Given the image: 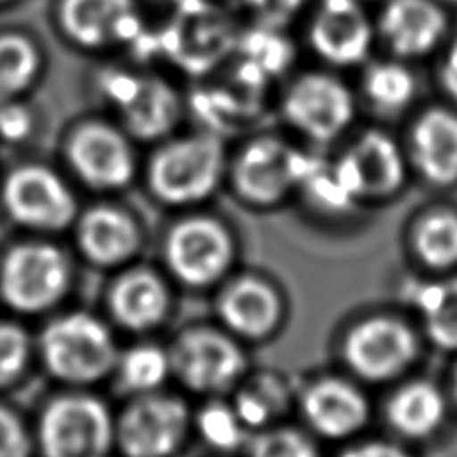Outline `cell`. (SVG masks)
Masks as SVG:
<instances>
[{"label":"cell","instance_id":"19","mask_svg":"<svg viewBox=\"0 0 457 457\" xmlns=\"http://www.w3.org/2000/svg\"><path fill=\"white\" fill-rule=\"evenodd\" d=\"M311 428L328 439L351 437L369 421V405L353 385L327 379L314 385L303 401Z\"/></svg>","mask_w":457,"mask_h":457},{"label":"cell","instance_id":"24","mask_svg":"<svg viewBox=\"0 0 457 457\" xmlns=\"http://www.w3.org/2000/svg\"><path fill=\"white\" fill-rule=\"evenodd\" d=\"M389 423L401 436L423 439L444 423V395L429 383L417 381L401 389L389 403Z\"/></svg>","mask_w":457,"mask_h":457},{"label":"cell","instance_id":"8","mask_svg":"<svg viewBox=\"0 0 457 457\" xmlns=\"http://www.w3.org/2000/svg\"><path fill=\"white\" fill-rule=\"evenodd\" d=\"M190 431V411L162 391L129 397L115 415V452L121 457H176Z\"/></svg>","mask_w":457,"mask_h":457},{"label":"cell","instance_id":"4","mask_svg":"<svg viewBox=\"0 0 457 457\" xmlns=\"http://www.w3.org/2000/svg\"><path fill=\"white\" fill-rule=\"evenodd\" d=\"M224 165V145L216 136L198 133L171 139L149 160V192L165 206H192L214 194Z\"/></svg>","mask_w":457,"mask_h":457},{"label":"cell","instance_id":"21","mask_svg":"<svg viewBox=\"0 0 457 457\" xmlns=\"http://www.w3.org/2000/svg\"><path fill=\"white\" fill-rule=\"evenodd\" d=\"M218 314L232 333L246 338H262L278 325L280 301L264 282L244 278L224 290L218 303Z\"/></svg>","mask_w":457,"mask_h":457},{"label":"cell","instance_id":"17","mask_svg":"<svg viewBox=\"0 0 457 457\" xmlns=\"http://www.w3.org/2000/svg\"><path fill=\"white\" fill-rule=\"evenodd\" d=\"M170 290L160 274L145 266H125L107 290L113 325L133 335L152 333L170 312Z\"/></svg>","mask_w":457,"mask_h":457},{"label":"cell","instance_id":"33","mask_svg":"<svg viewBox=\"0 0 457 457\" xmlns=\"http://www.w3.org/2000/svg\"><path fill=\"white\" fill-rule=\"evenodd\" d=\"M0 457H37L35 436L25 420L0 403Z\"/></svg>","mask_w":457,"mask_h":457},{"label":"cell","instance_id":"26","mask_svg":"<svg viewBox=\"0 0 457 457\" xmlns=\"http://www.w3.org/2000/svg\"><path fill=\"white\" fill-rule=\"evenodd\" d=\"M413 304L423 314L431 341L445 351H457V278L420 287Z\"/></svg>","mask_w":457,"mask_h":457},{"label":"cell","instance_id":"16","mask_svg":"<svg viewBox=\"0 0 457 457\" xmlns=\"http://www.w3.org/2000/svg\"><path fill=\"white\" fill-rule=\"evenodd\" d=\"M417 354V343L403 322L375 317L351 330L345 359L362 379L387 381L405 371Z\"/></svg>","mask_w":457,"mask_h":457},{"label":"cell","instance_id":"5","mask_svg":"<svg viewBox=\"0 0 457 457\" xmlns=\"http://www.w3.org/2000/svg\"><path fill=\"white\" fill-rule=\"evenodd\" d=\"M0 206L22 230L53 236L73 228L79 204L69 181L43 163H22L0 186Z\"/></svg>","mask_w":457,"mask_h":457},{"label":"cell","instance_id":"31","mask_svg":"<svg viewBox=\"0 0 457 457\" xmlns=\"http://www.w3.org/2000/svg\"><path fill=\"white\" fill-rule=\"evenodd\" d=\"M198 428L204 439L212 447L224 449V452H230V449H238L244 444H248V428L242 423L238 413L226 405L214 403L204 409L198 417Z\"/></svg>","mask_w":457,"mask_h":457},{"label":"cell","instance_id":"25","mask_svg":"<svg viewBox=\"0 0 457 457\" xmlns=\"http://www.w3.org/2000/svg\"><path fill=\"white\" fill-rule=\"evenodd\" d=\"M170 373L168 351L152 343H139L120 351L112 377L121 395L137 397L160 391Z\"/></svg>","mask_w":457,"mask_h":457},{"label":"cell","instance_id":"10","mask_svg":"<svg viewBox=\"0 0 457 457\" xmlns=\"http://www.w3.org/2000/svg\"><path fill=\"white\" fill-rule=\"evenodd\" d=\"M53 21L67 45L87 53L133 43L141 33L136 0H54Z\"/></svg>","mask_w":457,"mask_h":457},{"label":"cell","instance_id":"20","mask_svg":"<svg viewBox=\"0 0 457 457\" xmlns=\"http://www.w3.org/2000/svg\"><path fill=\"white\" fill-rule=\"evenodd\" d=\"M381 30L401 57H421L444 37L445 14L433 0H391Z\"/></svg>","mask_w":457,"mask_h":457},{"label":"cell","instance_id":"35","mask_svg":"<svg viewBox=\"0 0 457 457\" xmlns=\"http://www.w3.org/2000/svg\"><path fill=\"white\" fill-rule=\"evenodd\" d=\"M338 457H411L405 449L393 444H383V441H373V444H362L357 447L346 449Z\"/></svg>","mask_w":457,"mask_h":457},{"label":"cell","instance_id":"12","mask_svg":"<svg viewBox=\"0 0 457 457\" xmlns=\"http://www.w3.org/2000/svg\"><path fill=\"white\" fill-rule=\"evenodd\" d=\"M311 165L306 157L278 139H256L234 163L236 190L250 204L270 206L285 198L296 181H304Z\"/></svg>","mask_w":457,"mask_h":457},{"label":"cell","instance_id":"32","mask_svg":"<svg viewBox=\"0 0 457 457\" xmlns=\"http://www.w3.org/2000/svg\"><path fill=\"white\" fill-rule=\"evenodd\" d=\"M250 457H320L312 441L295 429L264 431L250 441Z\"/></svg>","mask_w":457,"mask_h":457},{"label":"cell","instance_id":"2","mask_svg":"<svg viewBox=\"0 0 457 457\" xmlns=\"http://www.w3.org/2000/svg\"><path fill=\"white\" fill-rule=\"evenodd\" d=\"M71 288L73 264L67 252L51 240H25L0 260V301L22 317L54 311Z\"/></svg>","mask_w":457,"mask_h":457},{"label":"cell","instance_id":"9","mask_svg":"<svg viewBox=\"0 0 457 457\" xmlns=\"http://www.w3.org/2000/svg\"><path fill=\"white\" fill-rule=\"evenodd\" d=\"M171 277L190 288H206L224 277L234 260L230 234L212 218H186L171 226L163 242Z\"/></svg>","mask_w":457,"mask_h":457},{"label":"cell","instance_id":"11","mask_svg":"<svg viewBox=\"0 0 457 457\" xmlns=\"http://www.w3.org/2000/svg\"><path fill=\"white\" fill-rule=\"evenodd\" d=\"M171 373L190 391L218 395L246 371V357L230 337L210 328L181 333L168 351Z\"/></svg>","mask_w":457,"mask_h":457},{"label":"cell","instance_id":"13","mask_svg":"<svg viewBox=\"0 0 457 457\" xmlns=\"http://www.w3.org/2000/svg\"><path fill=\"white\" fill-rule=\"evenodd\" d=\"M73 230L79 256L99 270H121L141 250L137 222L115 204H93L79 212Z\"/></svg>","mask_w":457,"mask_h":457},{"label":"cell","instance_id":"7","mask_svg":"<svg viewBox=\"0 0 457 457\" xmlns=\"http://www.w3.org/2000/svg\"><path fill=\"white\" fill-rule=\"evenodd\" d=\"M65 162L87 190L101 194L125 190L137 173L133 139L121 125L104 120H87L71 129Z\"/></svg>","mask_w":457,"mask_h":457},{"label":"cell","instance_id":"18","mask_svg":"<svg viewBox=\"0 0 457 457\" xmlns=\"http://www.w3.org/2000/svg\"><path fill=\"white\" fill-rule=\"evenodd\" d=\"M311 41L335 65H354L369 54L373 29L357 0H325L312 22Z\"/></svg>","mask_w":457,"mask_h":457},{"label":"cell","instance_id":"29","mask_svg":"<svg viewBox=\"0 0 457 457\" xmlns=\"http://www.w3.org/2000/svg\"><path fill=\"white\" fill-rule=\"evenodd\" d=\"M35 354L33 337L21 322L0 320V391L21 383Z\"/></svg>","mask_w":457,"mask_h":457},{"label":"cell","instance_id":"36","mask_svg":"<svg viewBox=\"0 0 457 457\" xmlns=\"http://www.w3.org/2000/svg\"><path fill=\"white\" fill-rule=\"evenodd\" d=\"M441 81H444V87L449 96L457 101V41L447 53L444 69H441Z\"/></svg>","mask_w":457,"mask_h":457},{"label":"cell","instance_id":"39","mask_svg":"<svg viewBox=\"0 0 457 457\" xmlns=\"http://www.w3.org/2000/svg\"><path fill=\"white\" fill-rule=\"evenodd\" d=\"M447 3H453V4H457V0H447Z\"/></svg>","mask_w":457,"mask_h":457},{"label":"cell","instance_id":"6","mask_svg":"<svg viewBox=\"0 0 457 457\" xmlns=\"http://www.w3.org/2000/svg\"><path fill=\"white\" fill-rule=\"evenodd\" d=\"M99 93L115 109L121 128L136 141H157L170 136L181 117L179 96L160 77L104 69L99 73Z\"/></svg>","mask_w":457,"mask_h":457},{"label":"cell","instance_id":"38","mask_svg":"<svg viewBox=\"0 0 457 457\" xmlns=\"http://www.w3.org/2000/svg\"><path fill=\"white\" fill-rule=\"evenodd\" d=\"M453 393H455V399H457V371H455V379H453Z\"/></svg>","mask_w":457,"mask_h":457},{"label":"cell","instance_id":"27","mask_svg":"<svg viewBox=\"0 0 457 457\" xmlns=\"http://www.w3.org/2000/svg\"><path fill=\"white\" fill-rule=\"evenodd\" d=\"M365 93L379 112H401L413 99V75L397 62H381L367 73Z\"/></svg>","mask_w":457,"mask_h":457},{"label":"cell","instance_id":"34","mask_svg":"<svg viewBox=\"0 0 457 457\" xmlns=\"http://www.w3.org/2000/svg\"><path fill=\"white\" fill-rule=\"evenodd\" d=\"M37 115L22 99L0 104V141L6 145H21L33 137Z\"/></svg>","mask_w":457,"mask_h":457},{"label":"cell","instance_id":"3","mask_svg":"<svg viewBox=\"0 0 457 457\" xmlns=\"http://www.w3.org/2000/svg\"><path fill=\"white\" fill-rule=\"evenodd\" d=\"M33 436L37 457H109L115 452V415L101 397L73 389L43 407Z\"/></svg>","mask_w":457,"mask_h":457},{"label":"cell","instance_id":"37","mask_svg":"<svg viewBox=\"0 0 457 457\" xmlns=\"http://www.w3.org/2000/svg\"><path fill=\"white\" fill-rule=\"evenodd\" d=\"M12 3H14V0H0V11L6 9V6L12 4Z\"/></svg>","mask_w":457,"mask_h":457},{"label":"cell","instance_id":"28","mask_svg":"<svg viewBox=\"0 0 457 457\" xmlns=\"http://www.w3.org/2000/svg\"><path fill=\"white\" fill-rule=\"evenodd\" d=\"M415 246L421 260L437 270H447L457 264V218L436 214L423 220L417 228Z\"/></svg>","mask_w":457,"mask_h":457},{"label":"cell","instance_id":"1","mask_svg":"<svg viewBox=\"0 0 457 457\" xmlns=\"http://www.w3.org/2000/svg\"><path fill=\"white\" fill-rule=\"evenodd\" d=\"M35 351L51 379L71 389L93 387L109 379L120 357L112 327L85 311L62 312L46 322Z\"/></svg>","mask_w":457,"mask_h":457},{"label":"cell","instance_id":"23","mask_svg":"<svg viewBox=\"0 0 457 457\" xmlns=\"http://www.w3.org/2000/svg\"><path fill=\"white\" fill-rule=\"evenodd\" d=\"M45 71V53L25 30H0V104L22 99Z\"/></svg>","mask_w":457,"mask_h":457},{"label":"cell","instance_id":"30","mask_svg":"<svg viewBox=\"0 0 457 457\" xmlns=\"http://www.w3.org/2000/svg\"><path fill=\"white\" fill-rule=\"evenodd\" d=\"M285 405L287 395L282 385L270 379H260L240 393L234 411L250 429L262 428L272 417H277Z\"/></svg>","mask_w":457,"mask_h":457},{"label":"cell","instance_id":"22","mask_svg":"<svg viewBox=\"0 0 457 457\" xmlns=\"http://www.w3.org/2000/svg\"><path fill=\"white\" fill-rule=\"evenodd\" d=\"M413 160L425 178L437 186L457 181V115L433 109L417 121L411 137Z\"/></svg>","mask_w":457,"mask_h":457},{"label":"cell","instance_id":"15","mask_svg":"<svg viewBox=\"0 0 457 457\" xmlns=\"http://www.w3.org/2000/svg\"><path fill=\"white\" fill-rule=\"evenodd\" d=\"M333 171L349 202L385 198L403 184L405 162L395 141L385 133L369 131L341 157Z\"/></svg>","mask_w":457,"mask_h":457},{"label":"cell","instance_id":"14","mask_svg":"<svg viewBox=\"0 0 457 457\" xmlns=\"http://www.w3.org/2000/svg\"><path fill=\"white\" fill-rule=\"evenodd\" d=\"M288 121L306 137L320 144L333 141L349 128L354 115L351 91L335 77L304 75L290 87L285 99Z\"/></svg>","mask_w":457,"mask_h":457}]
</instances>
